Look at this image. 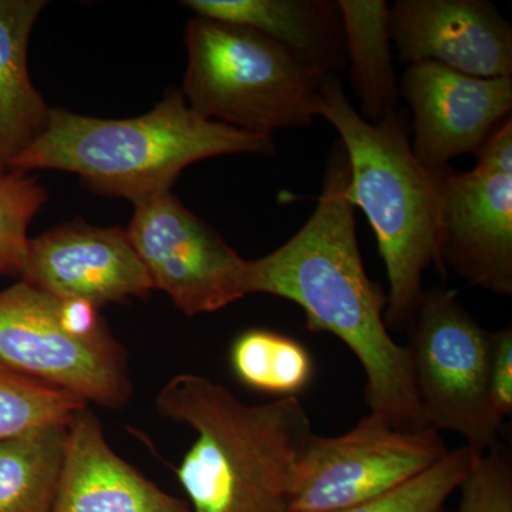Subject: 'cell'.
Instances as JSON below:
<instances>
[{
	"label": "cell",
	"mask_w": 512,
	"mask_h": 512,
	"mask_svg": "<svg viewBox=\"0 0 512 512\" xmlns=\"http://www.w3.org/2000/svg\"><path fill=\"white\" fill-rule=\"evenodd\" d=\"M477 165L512 174V120L501 124L477 154Z\"/></svg>",
	"instance_id": "obj_25"
},
{
	"label": "cell",
	"mask_w": 512,
	"mask_h": 512,
	"mask_svg": "<svg viewBox=\"0 0 512 512\" xmlns=\"http://www.w3.org/2000/svg\"><path fill=\"white\" fill-rule=\"evenodd\" d=\"M274 153L272 136L202 119L180 90L171 89L153 110L133 119H99L50 110L46 130L12 161L9 173L66 171L79 175L101 195L136 204L171 191L183 170L198 161Z\"/></svg>",
	"instance_id": "obj_3"
},
{
	"label": "cell",
	"mask_w": 512,
	"mask_h": 512,
	"mask_svg": "<svg viewBox=\"0 0 512 512\" xmlns=\"http://www.w3.org/2000/svg\"><path fill=\"white\" fill-rule=\"evenodd\" d=\"M231 365L242 383L281 397L301 393L313 375L312 357L305 346L271 330L242 333L232 345Z\"/></svg>",
	"instance_id": "obj_19"
},
{
	"label": "cell",
	"mask_w": 512,
	"mask_h": 512,
	"mask_svg": "<svg viewBox=\"0 0 512 512\" xmlns=\"http://www.w3.org/2000/svg\"><path fill=\"white\" fill-rule=\"evenodd\" d=\"M318 116L339 133L349 158L350 198L376 234L389 278L384 323L387 329L409 328L424 295V271L434 264L444 274L437 227L441 173L414 156L406 113L369 123L336 76L320 87Z\"/></svg>",
	"instance_id": "obj_4"
},
{
	"label": "cell",
	"mask_w": 512,
	"mask_h": 512,
	"mask_svg": "<svg viewBox=\"0 0 512 512\" xmlns=\"http://www.w3.org/2000/svg\"><path fill=\"white\" fill-rule=\"evenodd\" d=\"M20 281L60 299L101 308L147 298L151 284L127 232L66 222L29 238Z\"/></svg>",
	"instance_id": "obj_12"
},
{
	"label": "cell",
	"mask_w": 512,
	"mask_h": 512,
	"mask_svg": "<svg viewBox=\"0 0 512 512\" xmlns=\"http://www.w3.org/2000/svg\"><path fill=\"white\" fill-rule=\"evenodd\" d=\"M52 512H191L114 453L96 414L83 407L67 424L66 453Z\"/></svg>",
	"instance_id": "obj_14"
},
{
	"label": "cell",
	"mask_w": 512,
	"mask_h": 512,
	"mask_svg": "<svg viewBox=\"0 0 512 512\" xmlns=\"http://www.w3.org/2000/svg\"><path fill=\"white\" fill-rule=\"evenodd\" d=\"M187 69L180 90L190 109L251 134L308 127L318 116L325 74L271 37L195 16L184 35Z\"/></svg>",
	"instance_id": "obj_5"
},
{
	"label": "cell",
	"mask_w": 512,
	"mask_h": 512,
	"mask_svg": "<svg viewBox=\"0 0 512 512\" xmlns=\"http://www.w3.org/2000/svg\"><path fill=\"white\" fill-rule=\"evenodd\" d=\"M47 198L46 188L28 174L0 175V275L20 276L30 222Z\"/></svg>",
	"instance_id": "obj_22"
},
{
	"label": "cell",
	"mask_w": 512,
	"mask_h": 512,
	"mask_svg": "<svg viewBox=\"0 0 512 512\" xmlns=\"http://www.w3.org/2000/svg\"><path fill=\"white\" fill-rule=\"evenodd\" d=\"M447 453L439 431L399 429L372 413L342 436L313 433L296 466L288 512H333L365 503L429 470Z\"/></svg>",
	"instance_id": "obj_8"
},
{
	"label": "cell",
	"mask_w": 512,
	"mask_h": 512,
	"mask_svg": "<svg viewBox=\"0 0 512 512\" xmlns=\"http://www.w3.org/2000/svg\"><path fill=\"white\" fill-rule=\"evenodd\" d=\"M45 0H0V175L40 137L50 107L30 80L28 47Z\"/></svg>",
	"instance_id": "obj_16"
},
{
	"label": "cell",
	"mask_w": 512,
	"mask_h": 512,
	"mask_svg": "<svg viewBox=\"0 0 512 512\" xmlns=\"http://www.w3.org/2000/svg\"><path fill=\"white\" fill-rule=\"evenodd\" d=\"M414 379L424 426L451 431L474 453L497 446L503 421L488 393L491 335L451 289L424 291L409 326Z\"/></svg>",
	"instance_id": "obj_7"
},
{
	"label": "cell",
	"mask_w": 512,
	"mask_h": 512,
	"mask_svg": "<svg viewBox=\"0 0 512 512\" xmlns=\"http://www.w3.org/2000/svg\"><path fill=\"white\" fill-rule=\"evenodd\" d=\"M264 293L296 303L311 332L332 333L366 375L369 413L403 430L424 429L412 356L390 335L387 295L367 275L350 198V165L333 144L315 211L291 239L248 261L247 295Z\"/></svg>",
	"instance_id": "obj_1"
},
{
	"label": "cell",
	"mask_w": 512,
	"mask_h": 512,
	"mask_svg": "<svg viewBox=\"0 0 512 512\" xmlns=\"http://www.w3.org/2000/svg\"><path fill=\"white\" fill-rule=\"evenodd\" d=\"M67 424H45L0 441V512H52Z\"/></svg>",
	"instance_id": "obj_18"
},
{
	"label": "cell",
	"mask_w": 512,
	"mask_h": 512,
	"mask_svg": "<svg viewBox=\"0 0 512 512\" xmlns=\"http://www.w3.org/2000/svg\"><path fill=\"white\" fill-rule=\"evenodd\" d=\"M399 87L413 113L414 156L433 173H443L456 157L477 156L511 119L512 77L480 79L424 62L407 66Z\"/></svg>",
	"instance_id": "obj_10"
},
{
	"label": "cell",
	"mask_w": 512,
	"mask_h": 512,
	"mask_svg": "<svg viewBox=\"0 0 512 512\" xmlns=\"http://www.w3.org/2000/svg\"><path fill=\"white\" fill-rule=\"evenodd\" d=\"M458 512H512V458L494 446L478 454L461 483Z\"/></svg>",
	"instance_id": "obj_23"
},
{
	"label": "cell",
	"mask_w": 512,
	"mask_h": 512,
	"mask_svg": "<svg viewBox=\"0 0 512 512\" xmlns=\"http://www.w3.org/2000/svg\"><path fill=\"white\" fill-rule=\"evenodd\" d=\"M126 232L154 289L184 315L217 312L248 296V259L173 192L136 202Z\"/></svg>",
	"instance_id": "obj_9"
},
{
	"label": "cell",
	"mask_w": 512,
	"mask_h": 512,
	"mask_svg": "<svg viewBox=\"0 0 512 512\" xmlns=\"http://www.w3.org/2000/svg\"><path fill=\"white\" fill-rule=\"evenodd\" d=\"M157 409L197 434L177 470L191 512H288L313 434L298 397L247 404L222 384L184 373L161 389Z\"/></svg>",
	"instance_id": "obj_2"
},
{
	"label": "cell",
	"mask_w": 512,
	"mask_h": 512,
	"mask_svg": "<svg viewBox=\"0 0 512 512\" xmlns=\"http://www.w3.org/2000/svg\"><path fill=\"white\" fill-rule=\"evenodd\" d=\"M0 365L107 409L133 393L126 353L99 308L23 281L0 291Z\"/></svg>",
	"instance_id": "obj_6"
},
{
	"label": "cell",
	"mask_w": 512,
	"mask_h": 512,
	"mask_svg": "<svg viewBox=\"0 0 512 512\" xmlns=\"http://www.w3.org/2000/svg\"><path fill=\"white\" fill-rule=\"evenodd\" d=\"M86 400L0 365V441L45 424L67 423Z\"/></svg>",
	"instance_id": "obj_20"
},
{
	"label": "cell",
	"mask_w": 512,
	"mask_h": 512,
	"mask_svg": "<svg viewBox=\"0 0 512 512\" xmlns=\"http://www.w3.org/2000/svg\"><path fill=\"white\" fill-rule=\"evenodd\" d=\"M390 37L400 62H431L480 79L512 77V28L487 0H397Z\"/></svg>",
	"instance_id": "obj_13"
},
{
	"label": "cell",
	"mask_w": 512,
	"mask_h": 512,
	"mask_svg": "<svg viewBox=\"0 0 512 512\" xmlns=\"http://www.w3.org/2000/svg\"><path fill=\"white\" fill-rule=\"evenodd\" d=\"M439 254L468 285L495 295L512 293V174L477 165L441 173Z\"/></svg>",
	"instance_id": "obj_11"
},
{
	"label": "cell",
	"mask_w": 512,
	"mask_h": 512,
	"mask_svg": "<svg viewBox=\"0 0 512 512\" xmlns=\"http://www.w3.org/2000/svg\"><path fill=\"white\" fill-rule=\"evenodd\" d=\"M488 393L495 416L501 421L512 414V329L503 328L491 335Z\"/></svg>",
	"instance_id": "obj_24"
},
{
	"label": "cell",
	"mask_w": 512,
	"mask_h": 512,
	"mask_svg": "<svg viewBox=\"0 0 512 512\" xmlns=\"http://www.w3.org/2000/svg\"><path fill=\"white\" fill-rule=\"evenodd\" d=\"M195 16L258 30L325 76L348 62L338 2L329 0H187Z\"/></svg>",
	"instance_id": "obj_15"
},
{
	"label": "cell",
	"mask_w": 512,
	"mask_h": 512,
	"mask_svg": "<svg viewBox=\"0 0 512 512\" xmlns=\"http://www.w3.org/2000/svg\"><path fill=\"white\" fill-rule=\"evenodd\" d=\"M477 456L467 446L448 450L439 463L389 493L333 512H441Z\"/></svg>",
	"instance_id": "obj_21"
},
{
	"label": "cell",
	"mask_w": 512,
	"mask_h": 512,
	"mask_svg": "<svg viewBox=\"0 0 512 512\" xmlns=\"http://www.w3.org/2000/svg\"><path fill=\"white\" fill-rule=\"evenodd\" d=\"M353 92L360 116L377 124L399 109L389 6L384 0H338Z\"/></svg>",
	"instance_id": "obj_17"
}]
</instances>
